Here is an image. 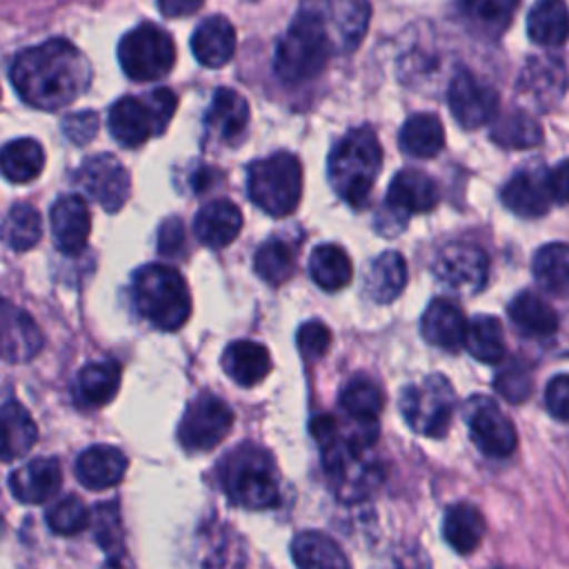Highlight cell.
I'll use <instances>...</instances> for the list:
<instances>
[{
	"label": "cell",
	"instance_id": "1",
	"mask_svg": "<svg viewBox=\"0 0 569 569\" xmlns=\"http://www.w3.org/2000/svg\"><path fill=\"white\" fill-rule=\"evenodd\" d=\"M9 76L27 104L56 111L71 104L89 87L91 67L76 44L53 38L20 51Z\"/></svg>",
	"mask_w": 569,
	"mask_h": 569
},
{
	"label": "cell",
	"instance_id": "2",
	"mask_svg": "<svg viewBox=\"0 0 569 569\" xmlns=\"http://www.w3.org/2000/svg\"><path fill=\"white\" fill-rule=\"evenodd\" d=\"M380 167L378 136L369 127H356L336 142L329 156V182L345 202L358 207L367 200Z\"/></svg>",
	"mask_w": 569,
	"mask_h": 569
},
{
	"label": "cell",
	"instance_id": "3",
	"mask_svg": "<svg viewBox=\"0 0 569 569\" xmlns=\"http://www.w3.org/2000/svg\"><path fill=\"white\" fill-rule=\"evenodd\" d=\"M136 309L162 331L180 329L191 316V293L182 273L167 264H147L133 273Z\"/></svg>",
	"mask_w": 569,
	"mask_h": 569
},
{
	"label": "cell",
	"instance_id": "4",
	"mask_svg": "<svg viewBox=\"0 0 569 569\" xmlns=\"http://www.w3.org/2000/svg\"><path fill=\"white\" fill-rule=\"evenodd\" d=\"M331 42L325 27L313 13L300 7L289 29L276 44L273 69L287 84H300L313 80L331 56Z\"/></svg>",
	"mask_w": 569,
	"mask_h": 569
},
{
	"label": "cell",
	"instance_id": "5",
	"mask_svg": "<svg viewBox=\"0 0 569 569\" xmlns=\"http://www.w3.org/2000/svg\"><path fill=\"white\" fill-rule=\"evenodd\" d=\"M222 487L233 505L269 509L278 502V471L271 456L253 445H242L222 465Z\"/></svg>",
	"mask_w": 569,
	"mask_h": 569
},
{
	"label": "cell",
	"instance_id": "6",
	"mask_svg": "<svg viewBox=\"0 0 569 569\" xmlns=\"http://www.w3.org/2000/svg\"><path fill=\"white\" fill-rule=\"evenodd\" d=\"M247 191L264 213L284 218L293 213L302 196V167L287 151L271 153L249 167Z\"/></svg>",
	"mask_w": 569,
	"mask_h": 569
},
{
	"label": "cell",
	"instance_id": "7",
	"mask_svg": "<svg viewBox=\"0 0 569 569\" xmlns=\"http://www.w3.org/2000/svg\"><path fill=\"white\" fill-rule=\"evenodd\" d=\"M118 62L136 82L158 80L173 69L176 44L164 29L144 22L122 36L118 44Z\"/></svg>",
	"mask_w": 569,
	"mask_h": 569
},
{
	"label": "cell",
	"instance_id": "8",
	"mask_svg": "<svg viewBox=\"0 0 569 569\" xmlns=\"http://www.w3.org/2000/svg\"><path fill=\"white\" fill-rule=\"evenodd\" d=\"M453 402L456 396L449 380L440 373H433L405 387L400 396V411L416 433L440 438L449 429Z\"/></svg>",
	"mask_w": 569,
	"mask_h": 569
},
{
	"label": "cell",
	"instance_id": "9",
	"mask_svg": "<svg viewBox=\"0 0 569 569\" xmlns=\"http://www.w3.org/2000/svg\"><path fill=\"white\" fill-rule=\"evenodd\" d=\"M325 27L331 51H353L367 33L371 7L369 0H302L300 4Z\"/></svg>",
	"mask_w": 569,
	"mask_h": 569
},
{
	"label": "cell",
	"instance_id": "10",
	"mask_svg": "<svg viewBox=\"0 0 569 569\" xmlns=\"http://www.w3.org/2000/svg\"><path fill=\"white\" fill-rule=\"evenodd\" d=\"M231 425L229 405L213 393H200L189 402L180 420L178 440L187 451H209L227 438Z\"/></svg>",
	"mask_w": 569,
	"mask_h": 569
},
{
	"label": "cell",
	"instance_id": "11",
	"mask_svg": "<svg viewBox=\"0 0 569 569\" xmlns=\"http://www.w3.org/2000/svg\"><path fill=\"white\" fill-rule=\"evenodd\" d=\"M73 180L84 196H89L109 213L122 209L131 189L127 169L118 162V158L109 153H96L87 158L76 169Z\"/></svg>",
	"mask_w": 569,
	"mask_h": 569
},
{
	"label": "cell",
	"instance_id": "12",
	"mask_svg": "<svg viewBox=\"0 0 569 569\" xmlns=\"http://www.w3.org/2000/svg\"><path fill=\"white\" fill-rule=\"evenodd\" d=\"M436 278L451 291L471 296L478 293L489 273V260L485 251L469 242H451L433 260Z\"/></svg>",
	"mask_w": 569,
	"mask_h": 569
},
{
	"label": "cell",
	"instance_id": "13",
	"mask_svg": "<svg viewBox=\"0 0 569 569\" xmlns=\"http://www.w3.org/2000/svg\"><path fill=\"white\" fill-rule=\"evenodd\" d=\"M469 436L476 447L489 458H507L516 449V429L498 405L485 396H473L465 411Z\"/></svg>",
	"mask_w": 569,
	"mask_h": 569
},
{
	"label": "cell",
	"instance_id": "14",
	"mask_svg": "<svg viewBox=\"0 0 569 569\" xmlns=\"http://www.w3.org/2000/svg\"><path fill=\"white\" fill-rule=\"evenodd\" d=\"M447 102L465 129H478L498 116V93L471 71H458L447 89Z\"/></svg>",
	"mask_w": 569,
	"mask_h": 569
},
{
	"label": "cell",
	"instance_id": "15",
	"mask_svg": "<svg viewBox=\"0 0 569 569\" xmlns=\"http://www.w3.org/2000/svg\"><path fill=\"white\" fill-rule=\"evenodd\" d=\"M42 349V331L33 318L0 296V358L27 362Z\"/></svg>",
	"mask_w": 569,
	"mask_h": 569
},
{
	"label": "cell",
	"instance_id": "16",
	"mask_svg": "<svg viewBox=\"0 0 569 569\" xmlns=\"http://www.w3.org/2000/svg\"><path fill=\"white\" fill-rule=\"evenodd\" d=\"M567 73L556 58H531L518 78V96L536 109H551L565 93Z\"/></svg>",
	"mask_w": 569,
	"mask_h": 569
},
{
	"label": "cell",
	"instance_id": "17",
	"mask_svg": "<svg viewBox=\"0 0 569 569\" xmlns=\"http://www.w3.org/2000/svg\"><path fill=\"white\" fill-rule=\"evenodd\" d=\"M51 231L58 249L62 253L76 256L80 253L91 233V216L84 198L80 196H62L51 207Z\"/></svg>",
	"mask_w": 569,
	"mask_h": 569
},
{
	"label": "cell",
	"instance_id": "18",
	"mask_svg": "<svg viewBox=\"0 0 569 569\" xmlns=\"http://www.w3.org/2000/svg\"><path fill=\"white\" fill-rule=\"evenodd\" d=\"M62 485V469L56 458H33L9 476L13 498L24 505L47 502Z\"/></svg>",
	"mask_w": 569,
	"mask_h": 569
},
{
	"label": "cell",
	"instance_id": "19",
	"mask_svg": "<svg viewBox=\"0 0 569 569\" xmlns=\"http://www.w3.org/2000/svg\"><path fill=\"white\" fill-rule=\"evenodd\" d=\"M438 204L436 182L418 169H402L387 189V207L398 216L427 213Z\"/></svg>",
	"mask_w": 569,
	"mask_h": 569
},
{
	"label": "cell",
	"instance_id": "20",
	"mask_svg": "<svg viewBox=\"0 0 569 569\" xmlns=\"http://www.w3.org/2000/svg\"><path fill=\"white\" fill-rule=\"evenodd\" d=\"M107 124L113 140L129 149H136L144 144L151 136H156L153 116L144 98H136V96H124L116 100L109 109Z\"/></svg>",
	"mask_w": 569,
	"mask_h": 569
},
{
	"label": "cell",
	"instance_id": "21",
	"mask_svg": "<svg viewBox=\"0 0 569 569\" xmlns=\"http://www.w3.org/2000/svg\"><path fill=\"white\" fill-rule=\"evenodd\" d=\"M240 229H242V213L231 200H224V198L202 204L193 220L196 238L211 249H222L231 244L238 238Z\"/></svg>",
	"mask_w": 569,
	"mask_h": 569
},
{
	"label": "cell",
	"instance_id": "22",
	"mask_svg": "<svg viewBox=\"0 0 569 569\" xmlns=\"http://www.w3.org/2000/svg\"><path fill=\"white\" fill-rule=\"evenodd\" d=\"M127 471V456L111 445H96L84 449L76 460V478L91 491H102L122 480Z\"/></svg>",
	"mask_w": 569,
	"mask_h": 569
},
{
	"label": "cell",
	"instance_id": "23",
	"mask_svg": "<svg viewBox=\"0 0 569 569\" xmlns=\"http://www.w3.org/2000/svg\"><path fill=\"white\" fill-rule=\"evenodd\" d=\"M420 333L429 345L453 351L465 342L467 318L462 309L445 298L431 300L420 320Z\"/></svg>",
	"mask_w": 569,
	"mask_h": 569
},
{
	"label": "cell",
	"instance_id": "24",
	"mask_svg": "<svg viewBox=\"0 0 569 569\" xmlns=\"http://www.w3.org/2000/svg\"><path fill=\"white\" fill-rule=\"evenodd\" d=\"M502 202L509 211L522 218H538L549 211L551 193L547 176L536 169L518 171L502 189Z\"/></svg>",
	"mask_w": 569,
	"mask_h": 569
},
{
	"label": "cell",
	"instance_id": "25",
	"mask_svg": "<svg viewBox=\"0 0 569 569\" xmlns=\"http://www.w3.org/2000/svg\"><path fill=\"white\" fill-rule=\"evenodd\" d=\"M191 51L204 67L227 64L236 51V29L224 16L204 18L191 36Z\"/></svg>",
	"mask_w": 569,
	"mask_h": 569
},
{
	"label": "cell",
	"instance_id": "26",
	"mask_svg": "<svg viewBox=\"0 0 569 569\" xmlns=\"http://www.w3.org/2000/svg\"><path fill=\"white\" fill-rule=\"evenodd\" d=\"M38 440V427L31 413L18 402L0 405V458L4 462L22 458Z\"/></svg>",
	"mask_w": 569,
	"mask_h": 569
},
{
	"label": "cell",
	"instance_id": "27",
	"mask_svg": "<svg viewBox=\"0 0 569 569\" xmlns=\"http://www.w3.org/2000/svg\"><path fill=\"white\" fill-rule=\"evenodd\" d=\"M222 367L240 387H253L271 371V356L260 342L236 340L224 349Z\"/></svg>",
	"mask_w": 569,
	"mask_h": 569
},
{
	"label": "cell",
	"instance_id": "28",
	"mask_svg": "<svg viewBox=\"0 0 569 569\" xmlns=\"http://www.w3.org/2000/svg\"><path fill=\"white\" fill-rule=\"evenodd\" d=\"M249 122V104L247 100L233 89H218L204 116V124L211 136L218 140H236Z\"/></svg>",
	"mask_w": 569,
	"mask_h": 569
},
{
	"label": "cell",
	"instance_id": "29",
	"mask_svg": "<svg viewBox=\"0 0 569 569\" xmlns=\"http://www.w3.org/2000/svg\"><path fill=\"white\" fill-rule=\"evenodd\" d=\"M407 284V262L398 251L380 253L365 276V293L380 305L393 302Z\"/></svg>",
	"mask_w": 569,
	"mask_h": 569
},
{
	"label": "cell",
	"instance_id": "30",
	"mask_svg": "<svg viewBox=\"0 0 569 569\" xmlns=\"http://www.w3.org/2000/svg\"><path fill=\"white\" fill-rule=\"evenodd\" d=\"M527 33L536 44L560 47L569 40V9L562 0H538L527 16Z\"/></svg>",
	"mask_w": 569,
	"mask_h": 569
},
{
	"label": "cell",
	"instance_id": "31",
	"mask_svg": "<svg viewBox=\"0 0 569 569\" xmlns=\"http://www.w3.org/2000/svg\"><path fill=\"white\" fill-rule=\"evenodd\" d=\"M513 327L533 338H547L558 331V313L533 291H520L509 305Z\"/></svg>",
	"mask_w": 569,
	"mask_h": 569
},
{
	"label": "cell",
	"instance_id": "32",
	"mask_svg": "<svg viewBox=\"0 0 569 569\" xmlns=\"http://www.w3.org/2000/svg\"><path fill=\"white\" fill-rule=\"evenodd\" d=\"M442 533L449 547L458 553H471L485 538V518L482 513L467 502L451 505L442 520Z\"/></svg>",
	"mask_w": 569,
	"mask_h": 569
},
{
	"label": "cell",
	"instance_id": "33",
	"mask_svg": "<svg viewBox=\"0 0 569 569\" xmlns=\"http://www.w3.org/2000/svg\"><path fill=\"white\" fill-rule=\"evenodd\" d=\"M120 389V365L113 360L89 362L76 380L78 400L87 407H102L113 400Z\"/></svg>",
	"mask_w": 569,
	"mask_h": 569
},
{
	"label": "cell",
	"instance_id": "34",
	"mask_svg": "<svg viewBox=\"0 0 569 569\" xmlns=\"http://www.w3.org/2000/svg\"><path fill=\"white\" fill-rule=\"evenodd\" d=\"M44 151L33 138H18L0 149V173L9 182H31L42 173Z\"/></svg>",
	"mask_w": 569,
	"mask_h": 569
},
{
	"label": "cell",
	"instance_id": "35",
	"mask_svg": "<svg viewBox=\"0 0 569 569\" xmlns=\"http://www.w3.org/2000/svg\"><path fill=\"white\" fill-rule=\"evenodd\" d=\"M533 278L536 282L560 298L569 296V244L551 242L536 251L533 256Z\"/></svg>",
	"mask_w": 569,
	"mask_h": 569
},
{
	"label": "cell",
	"instance_id": "36",
	"mask_svg": "<svg viewBox=\"0 0 569 569\" xmlns=\"http://www.w3.org/2000/svg\"><path fill=\"white\" fill-rule=\"evenodd\" d=\"M400 147L413 158H433L445 147L442 122L433 113H416L400 129Z\"/></svg>",
	"mask_w": 569,
	"mask_h": 569
},
{
	"label": "cell",
	"instance_id": "37",
	"mask_svg": "<svg viewBox=\"0 0 569 569\" xmlns=\"http://www.w3.org/2000/svg\"><path fill=\"white\" fill-rule=\"evenodd\" d=\"M309 273L325 291H340L351 282V260L338 244H318L309 258Z\"/></svg>",
	"mask_w": 569,
	"mask_h": 569
},
{
	"label": "cell",
	"instance_id": "38",
	"mask_svg": "<svg viewBox=\"0 0 569 569\" xmlns=\"http://www.w3.org/2000/svg\"><path fill=\"white\" fill-rule=\"evenodd\" d=\"M291 558L298 567L302 569H313V567H347L349 560L342 553V549L325 533L318 531H302L293 538L291 542Z\"/></svg>",
	"mask_w": 569,
	"mask_h": 569
},
{
	"label": "cell",
	"instance_id": "39",
	"mask_svg": "<svg viewBox=\"0 0 569 569\" xmlns=\"http://www.w3.org/2000/svg\"><path fill=\"white\" fill-rule=\"evenodd\" d=\"M465 345L469 353L480 360V362H500L505 358V333L502 325L493 316H473L467 322V333H465Z\"/></svg>",
	"mask_w": 569,
	"mask_h": 569
},
{
	"label": "cell",
	"instance_id": "40",
	"mask_svg": "<svg viewBox=\"0 0 569 569\" xmlns=\"http://www.w3.org/2000/svg\"><path fill=\"white\" fill-rule=\"evenodd\" d=\"M42 236V222L38 209L27 202L13 204L0 224V238L16 251L31 249Z\"/></svg>",
	"mask_w": 569,
	"mask_h": 569
},
{
	"label": "cell",
	"instance_id": "41",
	"mask_svg": "<svg viewBox=\"0 0 569 569\" xmlns=\"http://www.w3.org/2000/svg\"><path fill=\"white\" fill-rule=\"evenodd\" d=\"M491 140L507 149H529L540 144L542 129L525 111H511L491 120Z\"/></svg>",
	"mask_w": 569,
	"mask_h": 569
},
{
	"label": "cell",
	"instance_id": "42",
	"mask_svg": "<svg viewBox=\"0 0 569 569\" xmlns=\"http://www.w3.org/2000/svg\"><path fill=\"white\" fill-rule=\"evenodd\" d=\"M253 269L264 282L282 284L296 271V253L284 240L269 238L258 247L253 256Z\"/></svg>",
	"mask_w": 569,
	"mask_h": 569
},
{
	"label": "cell",
	"instance_id": "43",
	"mask_svg": "<svg viewBox=\"0 0 569 569\" xmlns=\"http://www.w3.org/2000/svg\"><path fill=\"white\" fill-rule=\"evenodd\" d=\"M340 407L349 418L378 420L382 409V391L367 378H353L340 393Z\"/></svg>",
	"mask_w": 569,
	"mask_h": 569
},
{
	"label": "cell",
	"instance_id": "44",
	"mask_svg": "<svg viewBox=\"0 0 569 569\" xmlns=\"http://www.w3.org/2000/svg\"><path fill=\"white\" fill-rule=\"evenodd\" d=\"M462 2V11L478 24V27H485L489 31H502L520 0H460Z\"/></svg>",
	"mask_w": 569,
	"mask_h": 569
},
{
	"label": "cell",
	"instance_id": "45",
	"mask_svg": "<svg viewBox=\"0 0 569 569\" xmlns=\"http://www.w3.org/2000/svg\"><path fill=\"white\" fill-rule=\"evenodd\" d=\"M47 525L60 536H73L89 525V509L78 496H64L49 507Z\"/></svg>",
	"mask_w": 569,
	"mask_h": 569
},
{
	"label": "cell",
	"instance_id": "46",
	"mask_svg": "<svg viewBox=\"0 0 569 569\" xmlns=\"http://www.w3.org/2000/svg\"><path fill=\"white\" fill-rule=\"evenodd\" d=\"M493 387L498 389V393L505 400L518 405L529 398L533 382H531V373L525 362L509 360L502 369H498V373L493 378Z\"/></svg>",
	"mask_w": 569,
	"mask_h": 569
},
{
	"label": "cell",
	"instance_id": "47",
	"mask_svg": "<svg viewBox=\"0 0 569 569\" xmlns=\"http://www.w3.org/2000/svg\"><path fill=\"white\" fill-rule=\"evenodd\" d=\"M296 342H298V351L307 360H318L331 345V331L322 322L309 320V322L300 325V329L296 333Z\"/></svg>",
	"mask_w": 569,
	"mask_h": 569
},
{
	"label": "cell",
	"instance_id": "48",
	"mask_svg": "<svg viewBox=\"0 0 569 569\" xmlns=\"http://www.w3.org/2000/svg\"><path fill=\"white\" fill-rule=\"evenodd\" d=\"M144 102L153 116L156 133H162L176 113V107H178L176 93L167 87H160V89H153L149 96H144Z\"/></svg>",
	"mask_w": 569,
	"mask_h": 569
},
{
	"label": "cell",
	"instance_id": "49",
	"mask_svg": "<svg viewBox=\"0 0 569 569\" xmlns=\"http://www.w3.org/2000/svg\"><path fill=\"white\" fill-rule=\"evenodd\" d=\"M545 405L556 420L569 422V373H560L549 380L545 389Z\"/></svg>",
	"mask_w": 569,
	"mask_h": 569
},
{
	"label": "cell",
	"instance_id": "50",
	"mask_svg": "<svg viewBox=\"0 0 569 569\" xmlns=\"http://www.w3.org/2000/svg\"><path fill=\"white\" fill-rule=\"evenodd\" d=\"M96 131H98V116L93 111H78L62 120V133L76 144L89 142L96 136Z\"/></svg>",
	"mask_w": 569,
	"mask_h": 569
},
{
	"label": "cell",
	"instance_id": "51",
	"mask_svg": "<svg viewBox=\"0 0 569 569\" xmlns=\"http://www.w3.org/2000/svg\"><path fill=\"white\" fill-rule=\"evenodd\" d=\"M184 247V227L180 218H167L158 233V251L164 256H178Z\"/></svg>",
	"mask_w": 569,
	"mask_h": 569
},
{
	"label": "cell",
	"instance_id": "52",
	"mask_svg": "<svg viewBox=\"0 0 569 569\" xmlns=\"http://www.w3.org/2000/svg\"><path fill=\"white\" fill-rule=\"evenodd\" d=\"M551 200H558L562 204H569V160L553 167L547 176Z\"/></svg>",
	"mask_w": 569,
	"mask_h": 569
},
{
	"label": "cell",
	"instance_id": "53",
	"mask_svg": "<svg viewBox=\"0 0 569 569\" xmlns=\"http://www.w3.org/2000/svg\"><path fill=\"white\" fill-rule=\"evenodd\" d=\"M204 0H158L162 16L167 18H184L196 13Z\"/></svg>",
	"mask_w": 569,
	"mask_h": 569
}]
</instances>
